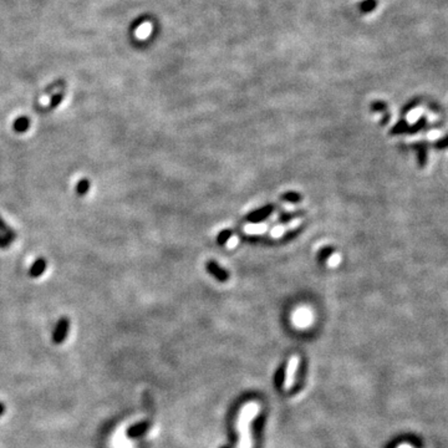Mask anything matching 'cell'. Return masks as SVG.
<instances>
[{
  "instance_id": "6da1fadb",
  "label": "cell",
  "mask_w": 448,
  "mask_h": 448,
  "mask_svg": "<svg viewBox=\"0 0 448 448\" xmlns=\"http://www.w3.org/2000/svg\"><path fill=\"white\" fill-rule=\"evenodd\" d=\"M259 412L258 403H247L241 409L239 417H238V432L240 435V441L238 443V448H252V438H250V422L254 420Z\"/></svg>"
},
{
  "instance_id": "7a4b0ae2",
  "label": "cell",
  "mask_w": 448,
  "mask_h": 448,
  "mask_svg": "<svg viewBox=\"0 0 448 448\" xmlns=\"http://www.w3.org/2000/svg\"><path fill=\"white\" fill-rule=\"evenodd\" d=\"M70 331V320L64 316L57 321L56 327L54 329V333H52V342L55 345L63 344L64 341L68 337V334Z\"/></svg>"
},
{
  "instance_id": "3957f363",
  "label": "cell",
  "mask_w": 448,
  "mask_h": 448,
  "mask_svg": "<svg viewBox=\"0 0 448 448\" xmlns=\"http://www.w3.org/2000/svg\"><path fill=\"white\" fill-rule=\"evenodd\" d=\"M299 363H300V357L298 355H294V356L290 357L289 361H288L284 380V390H287V391L292 389V386L294 385V380H295V374L299 368Z\"/></svg>"
},
{
  "instance_id": "277c9868",
  "label": "cell",
  "mask_w": 448,
  "mask_h": 448,
  "mask_svg": "<svg viewBox=\"0 0 448 448\" xmlns=\"http://www.w3.org/2000/svg\"><path fill=\"white\" fill-rule=\"evenodd\" d=\"M46 268H48V261H46V259L43 257L37 258L36 260L31 264L30 269H29V276L33 279L39 278V276H42L44 273H45Z\"/></svg>"
},
{
  "instance_id": "5b68a950",
  "label": "cell",
  "mask_w": 448,
  "mask_h": 448,
  "mask_svg": "<svg viewBox=\"0 0 448 448\" xmlns=\"http://www.w3.org/2000/svg\"><path fill=\"white\" fill-rule=\"evenodd\" d=\"M416 153H417V162L420 167H424L429 162V147L426 142H420L415 145Z\"/></svg>"
},
{
  "instance_id": "8992f818",
  "label": "cell",
  "mask_w": 448,
  "mask_h": 448,
  "mask_svg": "<svg viewBox=\"0 0 448 448\" xmlns=\"http://www.w3.org/2000/svg\"><path fill=\"white\" fill-rule=\"evenodd\" d=\"M31 126L30 118L26 117V116H22V117H17L13 124V129L16 133H25L28 132L29 129Z\"/></svg>"
},
{
  "instance_id": "52a82bcc",
  "label": "cell",
  "mask_w": 448,
  "mask_h": 448,
  "mask_svg": "<svg viewBox=\"0 0 448 448\" xmlns=\"http://www.w3.org/2000/svg\"><path fill=\"white\" fill-rule=\"evenodd\" d=\"M0 234L4 235L5 238H8V239L10 240L11 243H13V241L15 240L16 237H17L16 232L14 231V229L11 228L10 226H8V224L5 223V220L3 219L2 217H0Z\"/></svg>"
},
{
  "instance_id": "ba28073f",
  "label": "cell",
  "mask_w": 448,
  "mask_h": 448,
  "mask_svg": "<svg viewBox=\"0 0 448 448\" xmlns=\"http://www.w3.org/2000/svg\"><path fill=\"white\" fill-rule=\"evenodd\" d=\"M148 430V423L147 422H141L135 424V426L130 427V430L127 431V435H129V437L131 438H137L139 436L144 435L145 432H146Z\"/></svg>"
},
{
  "instance_id": "9c48e42d",
  "label": "cell",
  "mask_w": 448,
  "mask_h": 448,
  "mask_svg": "<svg viewBox=\"0 0 448 448\" xmlns=\"http://www.w3.org/2000/svg\"><path fill=\"white\" fill-rule=\"evenodd\" d=\"M90 188H91V182H90V179L87 178L80 179L76 185V194L80 197L86 196V194L89 193Z\"/></svg>"
},
{
  "instance_id": "30bf717a",
  "label": "cell",
  "mask_w": 448,
  "mask_h": 448,
  "mask_svg": "<svg viewBox=\"0 0 448 448\" xmlns=\"http://www.w3.org/2000/svg\"><path fill=\"white\" fill-rule=\"evenodd\" d=\"M427 126V120L424 116L420 118L417 122H416L415 125H412V126L409 127V131H407V133H416V132H420V131H422L426 129Z\"/></svg>"
},
{
  "instance_id": "8fae6325",
  "label": "cell",
  "mask_w": 448,
  "mask_h": 448,
  "mask_svg": "<svg viewBox=\"0 0 448 448\" xmlns=\"http://www.w3.org/2000/svg\"><path fill=\"white\" fill-rule=\"evenodd\" d=\"M409 124H407L406 120L400 121L396 126L394 127L391 131L392 135H401V133H407V131H409Z\"/></svg>"
},
{
  "instance_id": "7c38bea8",
  "label": "cell",
  "mask_w": 448,
  "mask_h": 448,
  "mask_svg": "<svg viewBox=\"0 0 448 448\" xmlns=\"http://www.w3.org/2000/svg\"><path fill=\"white\" fill-rule=\"evenodd\" d=\"M309 318H310V314H309V311H308V310L301 309V310L296 311L295 320L296 319H300V320H299V324H300V325H307L308 322H309V320H308Z\"/></svg>"
},
{
  "instance_id": "4fadbf2b",
  "label": "cell",
  "mask_w": 448,
  "mask_h": 448,
  "mask_svg": "<svg viewBox=\"0 0 448 448\" xmlns=\"http://www.w3.org/2000/svg\"><path fill=\"white\" fill-rule=\"evenodd\" d=\"M435 148L440 151L448 148V135H446L444 137H442L440 139H437V141L435 142Z\"/></svg>"
},
{
  "instance_id": "5bb4252c",
  "label": "cell",
  "mask_w": 448,
  "mask_h": 448,
  "mask_svg": "<svg viewBox=\"0 0 448 448\" xmlns=\"http://www.w3.org/2000/svg\"><path fill=\"white\" fill-rule=\"evenodd\" d=\"M61 101H63V95L54 96V97H52L50 105H49V109H50V110L51 109H55V107H56V106H59V105L61 104Z\"/></svg>"
},
{
  "instance_id": "9a60e30c",
  "label": "cell",
  "mask_w": 448,
  "mask_h": 448,
  "mask_svg": "<svg viewBox=\"0 0 448 448\" xmlns=\"http://www.w3.org/2000/svg\"><path fill=\"white\" fill-rule=\"evenodd\" d=\"M11 246V241L5 238L4 235L0 234V249H8Z\"/></svg>"
},
{
  "instance_id": "2e32d148",
  "label": "cell",
  "mask_w": 448,
  "mask_h": 448,
  "mask_svg": "<svg viewBox=\"0 0 448 448\" xmlns=\"http://www.w3.org/2000/svg\"><path fill=\"white\" fill-rule=\"evenodd\" d=\"M340 263V255H337V254H334L333 257H331L330 259H329V264H330L331 267H335V266H337V264Z\"/></svg>"
},
{
  "instance_id": "e0dca14e",
  "label": "cell",
  "mask_w": 448,
  "mask_h": 448,
  "mask_svg": "<svg viewBox=\"0 0 448 448\" xmlns=\"http://www.w3.org/2000/svg\"><path fill=\"white\" fill-rule=\"evenodd\" d=\"M284 233V228H281V227H276L272 231V235L273 237H280L281 234Z\"/></svg>"
},
{
  "instance_id": "ac0fdd59",
  "label": "cell",
  "mask_w": 448,
  "mask_h": 448,
  "mask_svg": "<svg viewBox=\"0 0 448 448\" xmlns=\"http://www.w3.org/2000/svg\"><path fill=\"white\" fill-rule=\"evenodd\" d=\"M420 104V101H414V103H412L411 105H409V106H406L405 107V110H403V113H407V112H410L411 111L412 109H414V107H416L417 106V105Z\"/></svg>"
},
{
  "instance_id": "d6986e66",
  "label": "cell",
  "mask_w": 448,
  "mask_h": 448,
  "mask_svg": "<svg viewBox=\"0 0 448 448\" xmlns=\"http://www.w3.org/2000/svg\"><path fill=\"white\" fill-rule=\"evenodd\" d=\"M237 243H238V239L235 237H232L231 239L228 240V243H227V246L229 247V248H234L235 246H237Z\"/></svg>"
},
{
  "instance_id": "ffe728a7",
  "label": "cell",
  "mask_w": 448,
  "mask_h": 448,
  "mask_svg": "<svg viewBox=\"0 0 448 448\" xmlns=\"http://www.w3.org/2000/svg\"><path fill=\"white\" fill-rule=\"evenodd\" d=\"M4 414H5V406L4 403L0 402V416H3Z\"/></svg>"
}]
</instances>
